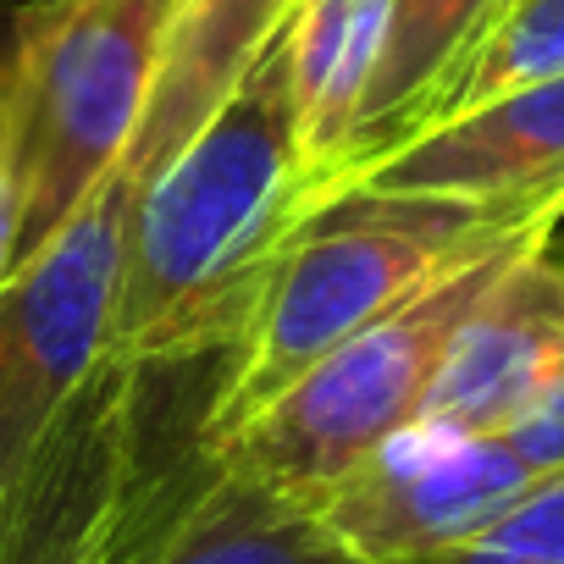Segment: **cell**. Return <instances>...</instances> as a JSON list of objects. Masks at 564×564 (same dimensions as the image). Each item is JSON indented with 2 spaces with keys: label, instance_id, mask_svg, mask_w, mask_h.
Returning a JSON list of instances; mask_svg holds the SVG:
<instances>
[{
  "label": "cell",
  "instance_id": "e0dca14e",
  "mask_svg": "<svg viewBox=\"0 0 564 564\" xmlns=\"http://www.w3.org/2000/svg\"><path fill=\"white\" fill-rule=\"evenodd\" d=\"M18 155H12V62L7 45H0V294L12 282V254H18Z\"/></svg>",
  "mask_w": 564,
  "mask_h": 564
},
{
  "label": "cell",
  "instance_id": "4fadbf2b",
  "mask_svg": "<svg viewBox=\"0 0 564 564\" xmlns=\"http://www.w3.org/2000/svg\"><path fill=\"white\" fill-rule=\"evenodd\" d=\"M498 7L503 0H393L388 40H382V56H377V78H371L344 177L360 161H371V155H382V150H393L415 133L426 100L454 73L465 45L498 18Z\"/></svg>",
  "mask_w": 564,
  "mask_h": 564
},
{
  "label": "cell",
  "instance_id": "8992f818",
  "mask_svg": "<svg viewBox=\"0 0 564 564\" xmlns=\"http://www.w3.org/2000/svg\"><path fill=\"white\" fill-rule=\"evenodd\" d=\"M133 194L139 177L117 161L0 294V514L78 388L106 360Z\"/></svg>",
  "mask_w": 564,
  "mask_h": 564
},
{
  "label": "cell",
  "instance_id": "52a82bcc",
  "mask_svg": "<svg viewBox=\"0 0 564 564\" xmlns=\"http://www.w3.org/2000/svg\"><path fill=\"white\" fill-rule=\"evenodd\" d=\"M536 481L503 437L415 421L311 509L349 564H421L476 542Z\"/></svg>",
  "mask_w": 564,
  "mask_h": 564
},
{
  "label": "cell",
  "instance_id": "6da1fadb",
  "mask_svg": "<svg viewBox=\"0 0 564 564\" xmlns=\"http://www.w3.org/2000/svg\"><path fill=\"white\" fill-rule=\"evenodd\" d=\"M305 216L289 40L276 29L232 95L139 183L106 355L166 366L238 344L282 238Z\"/></svg>",
  "mask_w": 564,
  "mask_h": 564
},
{
  "label": "cell",
  "instance_id": "5bb4252c",
  "mask_svg": "<svg viewBox=\"0 0 564 564\" xmlns=\"http://www.w3.org/2000/svg\"><path fill=\"white\" fill-rule=\"evenodd\" d=\"M547 78H564V0H503L498 18L465 45L454 73L426 100L415 133Z\"/></svg>",
  "mask_w": 564,
  "mask_h": 564
},
{
  "label": "cell",
  "instance_id": "ba28073f",
  "mask_svg": "<svg viewBox=\"0 0 564 564\" xmlns=\"http://www.w3.org/2000/svg\"><path fill=\"white\" fill-rule=\"evenodd\" d=\"M564 377V260L542 243L520 254L454 333L421 415L465 437H503L525 404Z\"/></svg>",
  "mask_w": 564,
  "mask_h": 564
},
{
  "label": "cell",
  "instance_id": "9a60e30c",
  "mask_svg": "<svg viewBox=\"0 0 564 564\" xmlns=\"http://www.w3.org/2000/svg\"><path fill=\"white\" fill-rule=\"evenodd\" d=\"M476 542L525 558V564H564V470L542 476L514 509H503Z\"/></svg>",
  "mask_w": 564,
  "mask_h": 564
},
{
  "label": "cell",
  "instance_id": "8fae6325",
  "mask_svg": "<svg viewBox=\"0 0 564 564\" xmlns=\"http://www.w3.org/2000/svg\"><path fill=\"white\" fill-rule=\"evenodd\" d=\"M294 0H183L177 23L166 34L161 78L150 89L144 122L122 155V166L144 183L172 150L232 95L249 62L271 45V34L289 23Z\"/></svg>",
  "mask_w": 564,
  "mask_h": 564
},
{
  "label": "cell",
  "instance_id": "2e32d148",
  "mask_svg": "<svg viewBox=\"0 0 564 564\" xmlns=\"http://www.w3.org/2000/svg\"><path fill=\"white\" fill-rule=\"evenodd\" d=\"M503 443L536 470V476H553L564 470V377L514 415V426L503 432Z\"/></svg>",
  "mask_w": 564,
  "mask_h": 564
},
{
  "label": "cell",
  "instance_id": "30bf717a",
  "mask_svg": "<svg viewBox=\"0 0 564 564\" xmlns=\"http://www.w3.org/2000/svg\"><path fill=\"white\" fill-rule=\"evenodd\" d=\"M393 0H294L282 40H289V100L305 166L311 210L333 199L355 128L377 78V56L388 40Z\"/></svg>",
  "mask_w": 564,
  "mask_h": 564
},
{
  "label": "cell",
  "instance_id": "277c9868",
  "mask_svg": "<svg viewBox=\"0 0 564 564\" xmlns=\"http://www.w3.org/2000/svg\"><path fill=\"white\" fill-rule=\"evenodd\" d=\"M183 0H23L0 29L12 62L18 254L34 260L128 155Z\"/></svg>",
  "mask_w": 564,
  "mask_h": 564
},
{
  "label": "cell",
  "instance_id": "7c38bea8",
  "mask_svg": "<svg viewBox=\"0 0 564 564\" xmlns=\"http://www.w3.org/2000/svg\"><path fill=\"white\" fill-rule=\"evenodd\" d=\"M150 564H349L322 531L316 509L221 465L177 514Z\"/></svg>",
  "mask_w": 564,
  "mask_h": 564
},
{
  "label": "cell",
  "instance_id": "3957f363",
  "mask_svg": "<svg viewBox=\"0 0 564 564\" xmlns=\"http://www.w3.org/2000/svg\"><path fill=\"white\" fill-rule=\"evenodd\" d=\"M210 470L205 415H166L155 366L106 355L0 514V564H150Z\"/></svg>",
  "mask_w": 564,
  "mask_h": 564
},
{
  "label": "cell",
  "instance_id": "5b68a950",
  "mask_svg": "<svg viewBox=\"0 0 564 564\" xmlns=\"http://www.w3.org/2000/svg\"><path fill=\"white\" fill-rule=\"evenodd\" d=\"M542 243H553V232H509L465 254L459 265H448L415 300H404L399 311H388L349 344H338L276 404H265L249 426L216 443L221 465L289 492L300 503H322L388 437L415 426L421 399L454 333L465 327V316L487 300V289L520 254Z\"/></svg>",
  "mask_w": 564,
  "mask_h": 564
},
{
  "label": "cell",
  "instance_id": "9c48e42d",
  "mask_svg": "<svg viewBox=\"0 0 564 564\" xmlns=\"http://www.w3.org/2000/svg\"><path fill=\"white\" fill-rule=\"evenodd\" d=\"M344 188L448 199L564 194V78L498 95L465 117L421 128L415 139L360 161L338 183V194Z\"/></svg>",
  "mask_w": 564,
  "mask_h": 564
},
{
  "label": "cell",
  "instance_id": "7a4b0ae2",
  "mask_svg": "<svg viewBox=\"0 0 564 564\" xmlns=\"http://www.w3.org/2000/svg\"><path fill=\"white\" fill-rule=\"evenodd\" d=\"M564 194L448 199V194H366L344 188L282 238L227 382L210 399L205 443H227L276 404L338 344L415 300L465 254L509 232H558Z\"/></svg>",
  "mask_w": 564,
  "mask_h": 564
}]
</instances>
